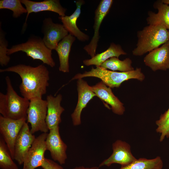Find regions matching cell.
<instances>
[{
	"mask_svg": "<svg viewBox=\"0 0 169 169\" xmlns=\"http://www.w3.org/2000/svg\"><path fill=\"white\" fill-rule=\"evenodd\" d=\"M0 72H13L20 76L22 82L19 86L23 97L30 100L35 98H42L49 85V73L43 64L36 67L20 64L4 69Z\"/></svg>",
	"mask_w": 169,
	"mask_h": 169,
	"instance_id": "6da1fadb",
	"label": "cell"
},
{
	"mask_svg": "<svg viewBox=\"0 0 169 169\" xmlns=\"http://www.w3.org/2000/svg\"><path fill=\"white\" fill-rule=\"evenodd\" d=\"M7 92H0V113L5 118L18 120L27 119L30 100L19 95L14 89L8 76L5 77Z\"/></svg>",
	"mask_w": 169,
	"mask_h": 169,
	"instance_id": "7a4b0ae2",
	"label": "cell"
},
{
	"mask_svg": "<svg viewBox=\"0 0 169 169\" xmlns=\"http://www.w3.org/2000/svg\"><path fill=\"white\" fill-rule=\"evenodd\" d=\"M136 46L132 54L141 56L159 47L169 40V31L162 26L149 24L139 31Z\"/></svg>",
	"mask_w": 169,
	"mask_h": 169,
	"instance_id": "3957f363",
	"label": "cell"
},
{
	"mask_svg": "<svg viewBox=\"0 0 169 169\" xmlns=\"http://www.w3.org/2000/svg\"><path fill=\"white\" fill-rule=\"evenodd\" d=\"M92 77L100 79L107 86L111 88H118L124 82L131 79H136L142 82L145 76L141 68H137L134 70L128 72H118L110 71L100 66L92 67L90 70L83 74H76L71 80Z\"/></svg>",
	"mask_w": 169,
	"mask_h": 169,
	"instance_id": "277c9868",
	"label": "cell"
},
{
	"mask_svg": "<svg viewBox=\"0 0 169 169\" xmlns=\"http://www.w3.org/2000/svg\"><path fill=\"white\" fill-rule=\"evenodd\" d=\"M20 51L25 52L33 60H39L51 67L55 66L52 50L46 47L42 39L38 36L30 37L26 42L13 46L8 49L7 54L8 55Z\"/></svg>",
	"mask_w": 169,
	"mask_h": 169,
	"instance_id": "5b68a950",
	"label": "cell"
},
{
	"mask_svg": "<svg viewBox=\"0 0 169 169\" xmlns=\"http://www.w3.org/2000/svg\"><path fill=\"white\" fill-rule=\"evenodd\" d=\"M47 110L46 100L35 98L30 100L27 120L30 124V131L33 134L38 131L43 133L48 132L49 129L46 122Z\"/></svg>",
	"mask_w": 169,
	"mask_h": 169,
	"instance_id": "8992f818",
	"label": "cell"
},
{
	"mask_svg": "<svg viewBox=\"0 0 169 169\" xmlns=\"http://www.w3.org/2000/svg\"><path fill=\"white\" fill-rule=\"evenodd\" d=\"M26 120H13L0 115V133L14 160L16 139Z\"/></svg>",
	"mask_w": 169,
	"mask_h": 169,
	"instance_id": "52a82bcc",
	"label": "cell"
},
{
	"mask_svg": "<svg viewBox=\"0 0 169 169\" xmlns=\"http://www.w3.org/2000/svg\"><path fill=\"white\" fill-rule=\"evenodd\" d=\"M47 135V133H43L36 138L24 157L23 169H35L41 166L45 158L44 154L47 150L46 140Z\"/></svg>",
	"mask_w": 169,
	"mask_h": 169,
	"instance_id": "ba28073f",
	"label": "cell"
},
{
	"mask_svg": "<svg viewBox=\"0 0 169 169\" xmlns=\"http://www.w3.org/2000/svg\"><path fill=\"white\" fill-rule=\"evenodd\" d=\"M112 154L99 164L100 167L104 166L109 167L115 163L125 166L137 160L131 152L130 145L125 141L117 140L112 144Z\"/></svg>",
	"mask_w": 169,
	"mask_h": 169,
	"instance_id": "9c48e42d",
	"label": "cell"
},
{
	"mask_svg": "<svg viewBox=\"0 0 169 169\" xmlns=\"http://www.w3.org/2000/svg\"><path fill=\"white\" fill-rule=\"evenodd\" d=\"M113 2L112 0H102L95 11L94 35L89 43L83 48L91 58L96 54V50L100 37V27L103 19L109 13Z\"/></svg>",
	"mask_w": 169,
	"mask_h": 169,
	"instance_id": "30bf717a",
	"label": "cell"
},
{
	"mask_svg": "<svg viewBox=\"0 0 169 169\" xmlns=\"http://www.w3.org/2000/svg\"><path fill=\"white\" fill-rule=\"evenodd\" d=\"M42 32L44 34L43 42L52 50H55L60 41L69 34L63 24L54 23L50 18L44 20Z\"/></svg>",
	"mask_w": 169,
	"mask_h": 169,
	"instance_id": "8fae6325",
	"label": "cell"
},
{
	"mask_svg": "<svg viewBox=\"0 0 169 169\" xmlns=\"http://www.w3.org/2000/svg\"><path fill=\"white\" fill-rule=\"evenodd\" d=\"M47 150L50 152L52 158L60 165L64 164L67 156L66 151L67 145L61 138L59 125L49 130L46 140Z\"/></svg>",
	"mask_w": 169,
	"mask_h": 169,
	"instance_id": "7c38bea8",
	"label": "cell"
},
{
	"mask_svg": "<svg viewBox=\"0 0 169 169\" xmlns=\"http://www.w3.org/2000/svg\"><path fill=\"white\" fill-rule=\"evenodd\" d=\"M146 65L155 72L169 69V40L160 47L149 52L144 58Z\"/></svg>",
	"mask_w": 169,
	"mask_h": 169,
	"instance_id": "4fadbf2b",
	"label": "cell"
},
{
	"mask_svg": "<svg viewBox=\"0 0 169 169\" xmlns=\"http://www.w3.org/2000/svg\"><path fill=\"white\" fill-rule=\"evenodd\" d=\"M78 100L76 107L71 115L73 125L76 126L81 124V115L83 110L88 103L94 96L95 94L91 90L90 86L82 79H78L77 82Z\"/></svg>",
	"mask_w": 169,
	"mask_h": 169,
	"instance_id": "5bb4252c",
	"label": "cell"
},
{
	"mask_svg": "<svg viewBox=\"0 0 169 169\" xmlns=\"http://www.w3.org/2000/svg\"><path fill=\"white\" fill-rule=\"evenodd\" d=\"M26 122L18 134L14 146V159L20 165L23 163L24 157L36 139Z\"/></svg>",
	"mask_w": 169,
	"mask_h": 169,
	"instance_id": "9a60e30c",
	"label": "cell"
},
{
	"mask_svg": "<svg viewBox=\"0 0 169 169\" xmlns=\"http://www.w3.org/2000/svg\"><path fill=\"white\" fill-rule=\"evenodd\" d=\"M90 88L96 96L110 106L113 113L120 115L124 114L125 108L124 104L114 95L111 88L102 81L90 86Z\"/></svg>",
	"mask_w": 169,
	"mask_h": 169,
	"instance_id": "2e32d148",
	"label": "cell"
},
{
	"mask_svg": "<svg viewBox=\"0 0 169 169\" xmlns=\"http://www.w3.org/2000/svg\"><path fill=\"white\" fill-rule=\"evenodd\" d=\"M22 4L26 7L27 11L23 28L25 27L28 18L32 13H38L44 11L53 12L58 13L60 16H65L66 9L61 5L59 0H45L36 2L29 0H20Z\"/></svg>",
	"mask_w": 169,
	"mask_h": 169,
	"instance_id": "e0dca14e",
	"label": "cell"
},
{
	"mask_svg": "<svg viewBox=\"0 0 169 169\" xmlns=\"http://www.w3.org/2000/svg\"><path fill=\"white\" fill-rule=\"evenodd\" d=\"M84 1L79 0L76 1V9L73 13L69 16H65L59 17L62 24L69 33V34L76 38L82 42H85L89 40L90 37L81 31L78 27L77 21L81 13L82 6L84 4Z\"/></svg>",
	"mask_w": 169,
	"mask_h": 169,
	"instance_id": "ac0fdd59",
	"label": "cell"
},
{
	"mask_svg": "<svg viewBox=\"0 0 169 169\" xmlns=\"http://www.w3.org/2000/svg\"><path fill=\"white\" fill-rule=\"evenodd\" d=\"M62 99L61 94L56 96L50 95L46 97L47 110L46 122L49 130L59 125L61 122V116L64 110L60 104Z\"/></svg>",
	"mask_w": 169,
	"mask_h": 169,
	"instance_id": "d6986e66",
	"label": "cell"
},
{
	"mask_svg": "<svg viewBox=\"0 0 169 169\" xmlns=\"http://www.w3.org/2000/svg\"><path fill=\"white\" fill-rule=\"evenodd\" d=\"M75 37L69 34L59 43L55 50L58 55L59 70L64 73L69 72V57L71 46Z\"/></svg>",
	"mask_w": 169,
	"mask_h": 169,
	"instance_id": "ffe728a7",
	"label": "cell"
},
{
	"mask_svg": "<svg viewBox=\"0 0 169 169\" xmlns=\"http://www.w3.org/2000/svg\"><path fill=\"white\" fill-rule=\"evenodd\" d=\"M126 54L120 44L112 43L106 50L96 54L90 59L84 60L83 63L87 66L95 65L96 66H100L103 63L111 58H118L121 55Z\"/></svg>",
	"mask_w": 169,
	"mask_h": 169,
	"instance_id": "44dd1931",
	"label": "cell"
},
{
	"mask_svg": "<svg viewBox=\"0 0 169 169\" xmlns=\"http://www.w3.org/2000/svg\"><path fill=\"white\" fill-rule=\"evenodd\" d=\"M154 7L158 10V12H148L146 19L148 24L160 25L169 30V5L157 1L155 3Z\"/></svg>",
	"mask_w": 169,
	"mask_h": 169,
	"instance_id": "7402d4cb",
	"label": "cell"
},
{
	"mask_svg": "<svg viewBox=\"0 0 169 169\" xmlns=\"http://www.w3.org/2000/svg\"><path fill=\"white\" fill-rule=\"evenodd\" d=\"M163 162L161 157L157 156L152 159L140 158L119 169H162Z\"/></svg>",
	"mask_w": 169,
	"mask_h": 169,
	"instance_id": "603a6c76",
	"label": "cell"
},
{
	"mask_svg": "<svg viewBox=\"0 0 169 169\" xmlns=\"http://www.w3.org/2000/svg\"><path fill=\"white\" fill-rule=\"evenodd\" d=\"M132 62L129 58H126L121 60L118 58L113 57L103 63L100 67L106 69L112 70H118L120 72H128L134 70L135 69L132 66Z\"/></svg>",
	"mask_w": 169,
	"mask_h": 169,
	"instance_id": "cb8c5ba5",
	"label": "cell"
},
{
	"mask_svg": "<svg viewBox=\"0 0 169 169\" xmlns=\"http://www.w3.org/2000/svg\"><path fill=\"white\" fill-rule=\"evenodd\" d=\"M4 140L0 137V168L1 169H19L13 161Z\"/></svg>",
	"mask_w": 169,
	"mask_h": 169,
	"instance_id": "d4e9b609",
	"label": "cell"
},
{
	"mask_svg": "<svg viewBox=\"0 0 169 169\" xmlns=\"http://www.w3.org/2000/svg\"><path fill=\"white\" fill-rule=\"evenodd\" d=\"M9 9L13 12V16L16 18L24 13H27V11L22 5L20 0H1L0 9Z\"/></svg>",
	"mask_w": 169,
	"mask_h": 169,
	"instance_id": "484cf974",
	"label": "cell"
},
{
	"mask_svg": "<svg viewBox=\"0 0 169 169\" xmlns=\"http://www.w3.org/2000/svg\"><path fill=\"white\" fill-rule=\"evenodd\" d=\"M5 34L0 26V64L2 66L8 65L10 58L7 54L8 41L5 38Z\"/></svg>",
	"mask_w": 169,
	"mask_h": 169,
	"instance_id": "4316f807",
	"label": "cell"
},
{
	"mask_svg": "<svg viewBox=\"0 0 169 169\" xmlns=\"http://www.w3.org/2000/svg\"><path fill=\"white\" fill-rule=\"evenodd\" d=\"M156 131L161 134L159 139L160 142L162 141L165 137H169V116L163 124L157 126Z\"/></svg>",
	"mask_w": 169,
	"mask_h": 169,
	"instance_id": "83f0119b",
	"label": "cell"
},
{
	"mask_svg": "<svg viewBox=\"0 0 169 169\" xmlns=\"http://www.w3.org/2000/svg\"><path fill=\"white\" fill-rule=\"evenodd\" d=\"M41 167L43 169H63L61 166L55 162L54 160L46 158Z\"/></svg>",
	"mask_w": 169,
	"mask_h": 169,
	"instance_id": "f1b7e54d",
	"label": "cell"
},
{
	"mask_svg": "<svg viewBox=\"0 0 169 169\" xmlns=\"http://www.w3.org/2000/svg\"><path fill=\"white\" fill-rule=\"evenodd\" d=\"M169 116V108L163 114H161L158 120L156 121V124L157 126L163 124Z\"/></svg>",
	"mask_w": 169,
	"mask_h": 169,
	"instance_id": "f546056e",
	"label": "cell"
},
{
	"mask_svg": "<svg viewBox=\"0 0 169 169\" xmlns=\"http://www.w3.org/2000/svg\"><path fill=\"white\" fill-rule=\"evenodd\" d=\"M99 166H93L91 167H85L83 166H76L73 169H99Z\"/></svg>",
	"mask_w": 169,
	"mask_h": 169,
	"instance_id": "4dcf8cb0",
	"label": "cell"
},
{
	"mask_svg": "<svg viewBox=\"0 0 169 169\" xmlns=\"http://www.w3.org/2000/svg\"><path fill=\"white\" fill-rule=\"evenodd\" d=\"M161 1V2L164 4L167 5H169V0H162Z\"/></svg>",
	"mask_w": 169,
	"mask_h": 169,
	"instance_id": "1f68e13d",
	"label": "cell"
}]
</instances>
